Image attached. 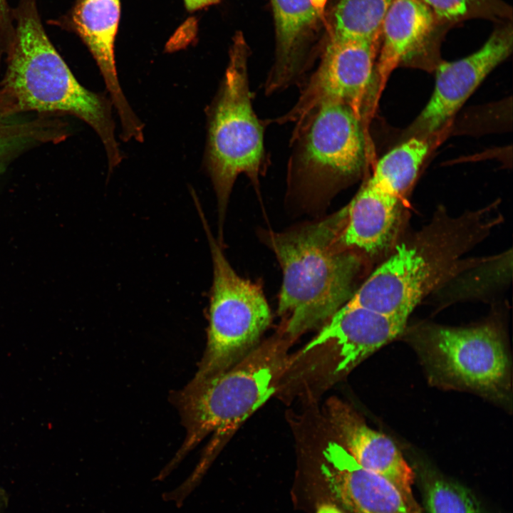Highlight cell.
<instances>
[{
  "label": "cell",
  "mask_w": 513,
  "mask_h": 513,
  "mask_svg": "<svg viewBox=\"0 0 513 513\" xmlns=\"http://www.w3.org/2000/svg\"><path fill=\"white\" fill-rule=\"evenodd\" d=\"M346 219L344 207L320 220L264 234L282 270L278 314L290 338L327 321L355 292L363 254L341 241Z\"/></svg>",
  "instance_id": "6da1fadb"
},
{
  "label": "cell",
  "mask_w": 513,
  "mask_h": 513,
  "mask_svg": "<svg viewBox=\"0 0 513 513\" xmlns=\"http://www.w3.org/2000/svg\"><path fill=\"white\" fill-rule=\"evenodd\" d=\"M12 15L14 37L4 88L17 112H57L83 120L100 138L111 172L122 160L111 103L76 79L48 38L36 0H21Z\"/></svg>",
  "instance_id": "7a4b0ae2"
},
{
  "label": "cell",
  "mask_w": 513,
  "mask_h": 513,
  "mask_svg": "<svg viewBox=\"0 0 513 513\" xmlns=\"http://www.w3.org/2000/svg\"><path fill=\"white\" fill-rule=\"evenodd\" d=\"M285 342L267 341L224 372L172 393L186 436L155 480L166 478L210 434L214 440L204 452L214 457L222 440L269 399L288 366Z\"/></svg>",
  "instance_id": "3957f363"
},
{
  "label": "cell",
  "mask_w": 513,
  "mask_h": 513,
  "mask_svg": "<svg viewBox=\"0 0 513 513\" xmlns=\"http://www.w3.org/2000/svg\"><path fill=\"white\" fill-rule=\"evenodd\" d=\"M482 216L432 222L396 247L347 302L408 320L422 299L454 274L462 256L485 234Z\"/></svg>",
  "instance_id": "277c9868"
},
{
  "label": "cell",
  "mask_w": 513,
  "mask_h": 513,
  "mask_svg": "<svg viewBox=\"0 0 513 513\" xmlns=\"http://www.w3.org/2000/svg\"><path fill=\"white\" fill-rule=\"evenodd\" d=\"M247 58L245 41L238 34L208 113L204 162L217 196L219 234L236 179L245 175L258 187L265 161L264 128L252 105Z\"/></svg>",
  "instance_id": "5b68a950"
},
{
  "label": "cell",
  "mask_w": 513,
  "mask_h": 513,
  "mask_svg": "<svg viewBox=\"0 0 513 513\" xmlns=\"http://www.w3.org/2000/svg\"><path fill=\"white\" fill-rule=\"evenodd\" d=\"M213 263L207 342L195 376L200 383L228 370L252 350L269 326L271 311L260 286L239 276L212 235L200 203Z\"/></svg>",
  "instance_id": "8992f818"
},
{
  "label": "cell",
  "mask_w": 513,
  "mask_h": 513,
  "mask_svg": "<svg viewBox=\"0 0 513 513\" xmlns=\"http://www.w3.org/2000/svg\"><path fill=\"white\" fill-rule=\"evenodd\" d=\"M361 120L345 104L326 103L296 123L291 172L306 190L335 191L359 175L366 160Z\"/></svg>",
  "instance_id": "52a82bcc"
},
{
  "label": "cell",
  "mask_w": 513,
  "mask_h": 513,
  "mask_svg": "<svg viewBox=\"0 0 513 513\" xmlns=\"http://www.w3.org/2000/svg\"><path fill=\"white\" fill-rule=\"evenodd\" d=\"M420 347L430 368L443 381L484 393L507 389L509 362L502 336L483 325L425 330Z\"/></svg>",
  "instance_id": "ba28073f"
},
{
  "label": "cell",
  "mask_w": 513,
  "mask_h": 513,
  "mask_svg": "<svg viewBox=\"0 0 513 513\" xmlns=\"http://www.w3.org/2000/svg\"><path fill=\"white\" fill-rule=\"evenodd\" d=\"M380 42V38L365 41L331 36L318 68L279 123H297L326 103L345 104L361 118L373 86Z\"/></svg>",
  "instance_id": "9c48e42d"
},
{
  "label": "cell",
  "mask_w": 513,
  "mask_h": 513,
  "mask_svg": "<svg viewBox=\"0 0 513 513\" xmlns=\"http://www.w3.org/2000/svg\"><path fill=\"white\" fill-rule=\"evenodd\" d=\"M513 29L503 22L477 51L461 59L439 63L432 94L413 125L432 133L458 110L487 76L511 53Z\"/></svg>",
  "instance_id": "30bf717a"
},
{
  "label": "cell",
  "mask_w": 513,
  "mask_h": 513,
  "mask_svg": "<svg viewBox=\"0 0 513 513\" xmlns=\"http://www.w3.org/2000/svg\"><path fill=\"white\" fill-rule=\"evenodd\" d=\"M321 469L331 493L350 513H423L414 497L361 466L337 442L326 446Z\"/></svg>",
  "instance_id": "8fae6325"
},
{
  "label": "cell",
  "mask_w": 513,
  "mask_h": 513,
  "mask_svg": "<svg viewBox=\"0 0 513 513\" xmlns=\"http://www.w3.org/2000/svg\"><path fill=\"white\" fill-rule=\"evenodd\" d=\"M120 16V0H76L64 24L84 42L101 72L122 126V136H139L141 121L129 105L118 81L115 41Z\"/></svg>",
  "instance_id": "7c38bea8"
},
{
  "label": "cell",
  "mask_w": 513,
  "mask_h": 513,
  "mask_svg": "<svg viewBox=\"0 0 513 513\" xmlns=\"http://www.w3.org/2000/svg\"><path fill=\"white\" fill-rule=\"evenodd\" d=\"M407 320L346 302L302 351L323 345L336 350V375L348 373L362 361L402 333Z\"/></svg>",
  "instance_id": "4fadbf2b"
},
{
  "label": "cell",
  "mask_w": 513,
  "mask_h": 513,
  "mask_svg": "<svg viewBox=\"0 0 513 513\" xmlns=\"http://www.w3.org/2000/svg\"><path fill=\"white\" fill-rule=\"evenodd\" d=\"M329 416L341 445L365 469L376 473L414 497V473L395 443L369 428L348 405L335 400L329 405Z\"/></svg>",
  "instance_id": "5bb4252c"
},
{
  "label": "cell",
  "mask_w": 513,
  "mask_h": 513,
  "mask_svg": "<svg viewBox=\"0 0 513 513\" xmlns=\"http://www.w3.org/2000/svg\"><path fill=\"white\" fill-rule=\"evenodd\" d=\"M440 28L423 0H393L384 18L375 63L374 102L393 71L430 43Z\"/></svg>",
  "instance_id": "9a60e30c"
},
{
  "label": "cell",
  "mask_w": 513,
  "mask_h": 513,
  "mask_svg": "<svg viewBox=\"0 0 513 513\" xmlns=\"http://www.w3.org/2000/svg\"><path fill=\"white\" fill-rule=\"evenodd\" d=\"M400 200L368 179L346 207L343 244L361 254L373 255L391 243L399 223Z\"/></svg>",
  "instance_id": "2e32d148"
},
{
  "label": "cell",
  "mask_w": 513,
  "mask_h": 513,
  "mask_svg": "<svg viewBox=\"0 0 513 513\" xmlns=\"http://www.w3.org/2000/svg\"><path fill=\"white\" fill-rule=\"evenodd\" d=\"M276 31V61L265 83L267 94L301 76L302 45L324 11L326 0H271Z\"/></svg>",
  "instance_id": "e0dca14e"
},
{
  "label": "cell",
  "mask_w": 513,
  "mask_h": 513,
  "mask_svg": "<svg viewBox=\"0 0 513 513\" xmlns=\"http://www.w3.org/2000/svg\"><path fill=\"white\" fill-rule=\"evenodd\" d=\"M428 149L424 139H408L377 162L369 179L383 191L401 200L413 185Z\"/></svg>",
  "instance_id": "ac0fdd59"
},
{
  "label": "cell",
  "mask_w": 513,
  "mask_h": 513,
  "mask_svg": "<svg viewBox=\"0 0 513 513\" xmlns=\"http://www.w3.org/2000/svg\"><path fill=\"white\" fill-rule=\"evenodd\" d=\"M393 0H340L332 37L370 41L380 38L381 27Z\"/></svg>",
  "instance_id": "d6986e66"
},
{
  "label": "cell",
  "mask_w": 513,
  "mask_h": 513,
  "mask_svg": "<svg viewBox=\"0 0 513 513\" xmlns=\"http://www.w3.org/2000/svg\"><path fill=\"white\" fill-rule=\"evenodd\" d=\"M437 23L445 27L474 18L507 22L512 9L501 0H423Z\"/></svg>",
  "instance_id": "ffe728a7"
},
{
  "label": "cell",
  "mask_w": 513,
  "mask_h": 513,
  "mask_svg": "<svg viewBox=\"0 0 513 513\" xmlns=\"http://www.w3.org/2000/svg\"><path fill=\"white\" fill-rule=\"evenodd\" d=\"M424 502L428 513H483L470 490L445 479L425 484Z\"/></svg>",
  "instance_id": "44dd1931"
},
{
  "label": "cell",
  "mask_w": 513,
  "mask_h": 513,
  "mask_svg": "<svg viewBox=\"0 0 513 513\" xmlns=\"http://www.w3.org/2000/svg\"><path fill=\"white\" fill-rule=\"evenodd\" d=\"M14 37V23L6 0H0V47L10 50Z\"/></svg>",
  "instance_id": "7402d4cb"
},
{
  "label": "cell",
  "mask_w": 513,
  "mask_h": 513,
  "mask_svg": "<svg viewBox=\"0 0 513 513\" xmlns=\"http://www.w3.org/2000/svg\"><path fill=\"white\" fill-rule=\"evenodd\" d=\"M15 108L8 93L2 88L0 90V135H19L18 126L8 124L7 118L15 113Z\"/></svg>",
  "instance_id": "603a6c76"
},
{
  "label": "cell",
  "mask_w": 513,
  "mask_h": 513,
  "mask_svg": "<svg viewBox=\"0 0 513 513\" xmlns=\"http://www.w3.org/2000/svg\"><path fill=\"white\" fill-rule=\"evenodd\" d=\"M24 135H0V173L2 172L8 154H10L14 144Z\"/></svg>",
  "instance_id": "cb8c5ba5"
},
{
  "label": "cell",
  "mask_w": 513,
  "mask_h": 513,
  "mask_svg": "<svg viewBox=\"0 0 513 513\" xmlns=\"http://www.w3.org/2000/svg\"><path fill=\"white\" fill-rule=\"evenodd\" d=\"M220 0H184L186 9L189 11H195L198 9L217 4Z\"/></svg>",
  "instance_id": "d4e9b609"
},
{
  "label": "cell",
  "mask_w": 513,
  "mask_h": 513,
  "mask_svg": "<svg viewBox=\"0 0 513 513\" xmlns=\"http://www.w3.org/2000/svg\"><path fill=\"white\" fill-rule=\"evenodd\" d=\"M316 513H342L337 507L332 504L321 505Z\"/></svg>",
  "instance_id": "484cf974"
}]
</instances>
